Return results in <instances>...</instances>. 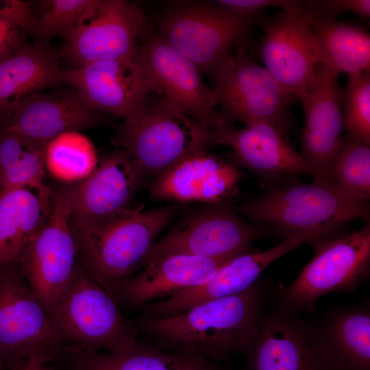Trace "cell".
<instances>
[{
	"label": "cell",
	"instance_id": "1",
	"mask_svg": "<svg viewBox=\"0 0 370 370\" xmlns=\"http://www.w3.org/2000/svg\"><path fill=\"white\" fill-rule=\"evenodd\" d=\"M257 282L241 293L212 299L183 312L143 322L164 347L219 360L246 352L256 334L265 297Z\"/></svg>",
	"mask_w": 370,
	"mask_h": 370
},
{
	"label": "cell",
	"instance_id": "2",
	"mask_svg": "<svg viewBox=\"0 0 370 370\" xmlns=\"http://www.w3.org/2000/svg\"><path fill=\"white\" fill-rule=\"evenodd\" d=\"M175 213L173 206L144 210L128 207L71 227L88 273L112 297L142 267L160 232Z\"/></svg>",
	"mask_w": 370,
	"mask_h": 370
},
{
	"label": "cell",
	"instance_id": "3",
	"mask_svg": "<svg viewBox=\"0 0 370 370\" xmlns=\"http://www.w3.org/2000/svg\"><path fill=\"white\" fill-rule=\"evenodd\" d=\"M49 317L62 351L121 353L140 346L117 302L81 260Z\"/></svg>",
	"mask_w": 370,
	"mask_h": 370
},
{
	"label": "cell",
	"instance_id": "4",
	"mask_svg": "<svg viewBox=\"0 0 370 370\" xmlns=\"http://www.w3.org/2000/svg\"><path fill=\"white\" fill-rule=\"evenodd\" d=\"M155 94L123 119L117 136L121 149L144 178L156 179L181 158L213 143L212 130L169 98Z\"/></svg>",
	"mask_w": 370,
	"mask_h": 370
},
{
	"label": "cell",
	"instance_id": "5",
	"mask_svg": "<svg viewBox=\"0 0 370 370\" xmlns=\"http://www.w3.org/2000/svg\"><path fill=\"white\" fill-rule=\"evenodd\" d=\"M369 201L332 182L283 180L238 210L254 222L271 226L284 238L329 223L367 221Z\"/></svg>",
	"mask_w": 370,
	"mask_h": 370
},
{
	"label": "cell",
	"instance_id": "6",
	"mask_svg": "<svg viewBox=\"0 0 370 370\" xmlns=\"http://www.w3.org/2000/svg\"><path fill=\"white\" fill-rule=\"evenodd\" d=\"M211 74L217 104L226 121H239L246 125L268 123L288 138L294 121L291 108L297 99L251 58L244 45Z\"/></svg>",
	"mask_w": 370,
	"mask_h": 370
},
{
	"label": "cell",
	"instance_id": "7",
	"mask_svg": "<svg viewBox=\"0 0 370 370\" xmlns=\"http://www.w3.org/2000/svg\"><path fill=\"white\" fill-rule=\"evenodd\" d=\"M313 241L314 257L297 278L281 291V298L290 308L311 311L321 297L353 290L369 275V222L350 234Z\"/></svg>",
	"mask_w": 370,
	"mask_h": 370
},
{
	"label": "cell",
	"instance_id": "8",
	"mask_svg": "<svg viewBox=\"0 0 370 370\" xmlns=\"http://www.w3.org/2000/svg\"><path fill=\"white\" fill-rule=\"evenodd\" d=\"M53 199L49 221L15 261L48 314L71 279L79 257L70 225V187L53 192Z\"/></svg>",
	"mask_w": 370,
	"mask_h": 370
},
{
	"label": "cell",
	"instance_id": "9",
	"mask_svg": "<svg viewBox=\"0 0 370 370\" xmlns=\"http://www.w3.org/2000/svg\"><path fill=\"white\" fill-rule=\"evenodd\" d=\"M265 234L263 226L247 222L228 204H208L187 214L156 242L142 267L171 254L212 258L237 256L249 251L250 245Z\"/></svg>",
	"mask_w": 370,
	"mask_h": 370
},
{
	"label": "cell",
	"instance_id": "10",
	"mask_svg": "<svg viewBox=\"0 0 370 370\" xmlns=\"http://www.w3.org/2000/svg\"><path fill=\"white\" fill-rule=\"evenodd\" d=\"M252 17L218 5H188L167 12L160 36L199 69L211 74L243 41Z\"/></svg>",
	"mask_w": 370,
	"mask_h": 370
},
{
	"label": "cell",
	"instance_id": "11",
	"mask_svg": "<svg viewBox=\"0 0 370 370\" xmlns=\"http://www.w3.org/2000/svg\"><path fill=\"white\" fill-rule=\"evenodd\" d=\"M62 351L47 312L16 262L0 267V366L38 352L52 358Z\"/></svg>",
	"mask_w": 370,
	"mask_h": 370
},
{
	"label": "cell",
	"instance_id": "12",
	"mask_svg": "<svg viewBox=\"0 0 370 370\" xmlns=\"http://www.w3.org/2000/svg\"><path fill=\"white\" fill-rule=\"evenodd\" d=\"M143 23L141 10L128 1L93 0L59 54L76 67L134 56Z\"/></svg>",
	"mask_w": 370,
	"mask_h": 370
},
{
	"label": "cell",
	"instance_id": "13",
	"mask_svg": "<svg viewBox=\"0 0 370 370\" xmlns=\"http://www.w3.org/2000/svg\"><path fill=\"white\" fill-rule=\"evenodd\" d=\"M306 8L286 11L267 25L260 47L265 69L297 99L317 82L319 53Z\"/></svg>",
	"mask_w": 370,
	"mask_h": 370
},
{
	"label": "cell",
	"instance_id": "14",
	"mask_svg": "<svg viewBox=\"0 0 370 370\" xmlns=\"http://www.w3.org/2000/svg\"><path fill=\"white\" fill-rule=\"evenodd\" d=\"M64 80L94 111L123 119L150 94L162 95L136 55L65 70Z\"/></svg>",
	"mask_w": 370,
	"mask_h": 370
},
{
	"label": "cell",
	"instance_id": "15",
	"mask_svg": "<svg viewBox=\"0 0 370 370\" xmlns=\"http://www.w3.org/2000/svg\"><path fill=\"white\" fill-rule=\"evenodd\" d=\"M136 56L149 73L162 94L186 113L212 130L221 117L213 88L201 79L200 71L160 35L145 38Z\"/></svg>",
	"mask_w": 370,
	"mask_h": 370
},
{
	"label": "cell",
	"instance_id": "16",
	"mask_svg": "<svg viewBox=\"0 0 370 370\" xmlns=\"http://www.w3.org/2000/svg\"><path fill=\"white\" fill-rule=\"evenodd\" d=\"M338 76L319 64L315 86L300 100L305 126L299 154L315 181L330 182L341 142L344 92L338 83Z\"/></svg>",
	"mask_w": 370,
	"mask_h": 370
},
{
	"label": "cell",
	"instance_id": "17",
	"mask_svg": "<svg viewBox=\"0 0 370 370\" xmlns=\"http://www.w3.org/2000/svg\"><path fill=\"white\" fill-rule=\"evenodd\" d=\"M212 143L230 147L232 159L273 185L311 172L288 138L273 125L258 122L236 129L221 115L212 128Z\"/></svg>",
	"mask_w": 370,
	"mask_h": 370
},
{
	"label": "cell",
	"instance_id": "18",
	"mask_svg": "<svg viewBox=\"0 0 370 370\" xmlns=\"http://www.w3.org/2000/svg\"><path fill=\"white\" fill-rule=\"evenodd\" d=\"M242 179L234 165L202 150L181 158L158 175L149 193L157 200L218 204L234 192Z\"/></svg>",
	"mask_w": 370,
	"mask_h": 370
},
{
	"label": "cell",
	"instance_id": "19",
	"mask_svg": "<svg viewBox=\"0 0 370 370\" xmlns=\"http://www.w3.org/2000/svg\"><path fill=\"white\" fill-rule=\"evenodd\" d=\"M97 112L75 92L36 93L0 114V130L47 144L59 134L95 125Z\"/></svg>",
	"mask_w": 370,
	"mask_h": 370
},
{
	"label": "cell",
	"instance_id": "20",
	"mask_svg": "<svg viewBox=\"0 0 370 370\" xmlns=\"http://www.w3.org/2000/svg\"><path fill=\"white\" fill-rule=\"evenodd\" d=\"M235 256L212 258L171 254L155 258L140 273L123 282L113 297L117 304L130 308L169 298L203 285Z\"/></svg>",
	"mask_w": 370,
	"mask_h": 370
},
{
	"label": "cell",
	"instance_id": "21",
	"mask_svg": "<svg viewBox=\"0 0 370 370\" xmlns=\"http://www.w3.org/2000/svg\"><path fill=\"white\" fill-rule=\"evenodd\" d=\"M143 179L122 149L106 155L88 177L70 187V221H91L130 207Z\"/></svg>",
	"mask_w": 370,
	"mask_h": 370
},
{
	"label": "cell",
	"instance_id": "22",
	"mask_svg": "<svg viewBox=\"0 0 370 370\" xmlns=\"http://www.w3.org/2000/svg\"><path fill=\"white\" fill-rule=\"evenodd\" d=\"M246 352L250 370H324L310 328L291 311L262 314Z\"/></svg>",
	"mask_w": 370,
	"mask_h": 370
},
{
	"label": "cell",
	"instance_id": "23",
	"mask_svg": "<svg viewBox=\"0 0 370 370\" xmlns=\"http://www.w3.org/2000/svg\"><path fill=\"white\" fill-rule=\"evenodd\" d=\"M310 330L324 370H370V313L367 308L334 312Z\"/></svg>",
	"mask_w": 370,
	"mask_h": 370
},
{
	"label": "cell",
	"instance_id": "24",
	"mask_svg": "<svg viewBox=\"0 0 370 370\" xmlns=\"http://www.w3.org/2000/svg\"><path fill=\"white\" fill-rule=\"evenodd\" d=\"M53 200L47 186L0 190V267L15 262L46 225Z\"/></svg>",
	"mask_w": 370,
	"mask_h": 370
},
{
	"label": "cell",
	"instance_id": "25",
	"mask_svg": "<svg viewBox=\"0 0 370 370\" xmlns=\"http://www.w3.org/2000/svg\"><path fill=\"white\" fill-rule=\"evenodd\" d=\"M60 54L40 44H25L0 60V114L43 90L64 83Z\"/></svg>",
	"mask_w": 370,
	"mask_h": 370
},
{
	"label": "cell",
	"instance_id": "26",
	"mask_svg": "<svg viewBox=\"0 0 370 370\" xmlns=\"http://www.w3.org/2000/svg\"><path fill=\"white\" fill-rule=\"evenodd\" d=\"M312 18L320 65L338 75L369 71L370 36L364 28L334 18Z\"/></svg>",
	"mask_w": 370,
	"mask_h": 370
},
{
	"label": "cell",
	"instance_id": "27",
	"mask_svg": "<svg viewBox=\"0 0 370 370\" xmlns=\"http://www.w3.org/2000/svg\"><path fill=\"white\" fill-rule=\"evenodd\" d=\"M98 162L92 143L78 131L63 132L45 145V168L55 178L63 182L83 181Z\"/></svg>",
	"mask_w": 370,
	"mask_h": 370
},
{
	"label": "cell",
	"instance_id": "28",
	"mask_svg": "<svg viewBox=\"0 0 370 370\" xmlns=\"http://www.w3.org/2000/svg\"><path fill=\"white\" fill-rule=\"evenodd\" d=\"M73 370H177L185 358L140 346L121 353L66 350Z\"/></svg>",
	"mask_w": 370,
	"mask_h": 370
},
{
	"label": "cell",
	"instance_id": "29",
	"mask_svg": "<svg viewBox=\"0 0 370 370\" xmlns=\"http://www.w3.org/2000/svg\"><path fill=\"white\" fill-rule=\"evenodd\" d=\"M330 182L356 196L369 200V145L348 133L343 136L331 169Z\"/></svg>",
	"mask_w": 370,
	"mask_h": 370
},
{
	"label": "cell",
	"instance_id": "30",
	"mask_svg": "<svg viewBox=\"0 0 370 370\" xmlns=\"http://www.w3.org/2000/svg\"><path fill=\"white\" fill-rule=\"evenodd\" d=\"M343 123L348 134L370 145V73L349 75L343 96Z\"/></svg>",
	"mask_w": 370,
	"mask_h": 370
},
{
	"label": "cell",
	"instance_id": "31",
	"mask_svg": "<svg viewBox=\"0 0 370 370\" xmlns=\"http://www.w3.org/2000/svg\"><path fill=\"white\" fill-rule=\"evenodd\" d=\"M92 1L93 0L45 1L48 6L38 18L36 36L41 40H47L55 36H63L66 38Z\"/></svg>",
	"mask_w": 370,
	"mask_h": 370
},
{
	"label": "cell",
	"instance_id": "32",
	"mask_svg": "<svg viewBox=\"0 0 370 370\" xmlns=\"http://www.w3.org/2000/svg\"><path fill=\"white\" fill-rule=\"evenodd\" d=\"M46 144L36 143L0 175V190L17 187H44Z\"/></svg>",
	"mask_w": 370,
	"mask_h": 370
},
{
	"label": "cell",
	"instance_id": "33",
	"mask_svg": "<svg viewBox=\"0 0 370 370\" xmlns=\"http://www.w3.org/2000/svg\"><path fill=\"white\" fill-rule=\"evenodd\" d=\"M306 8L312 17L334 18L336 16L351 12L360 18L370 16L369 0H319L306 2Z\"/></svg>",
	"mask_w": 370,
	"mask_h": 370
},
{
	"label": "cell",
	"instance_id": "34",
	"mask_svg": "<svg viewBox=\"0 0 370 370\" xmlns=\"http://www.w3.org/2000/svg\"><path fill=\"white\" fill-rule=\"evenodd\" d=\"M0 19L21 31L36 35L38 18L29 2L22 0H0Z\"/></svg>",
	"mask_w": 370,
	"mask_h": 370
},
{
	"label": "cell",
	"instance_id": "35",
	"mask_svg": "<svg viewBox=\"0 0 370 370\" xmlns=\"http://www.w3.org/2000/svg\"><path fill=\"white\" fill-rule=\"evenodd\" d=\"M215 2L225 10L250 17L269 7L281 8L283 12L306 8L304 1L292 0H221Z\"/></svg>",
	"mask_w": 370,
	"mask_h": 370
},
{
	"label": "cell",
	"instance_id": "36",
	"mask_svg": "<svg viewBox=\"0 0 370 370\" xmlns=\"http://www.w3.org/2000/svg\"><path fill=\"white\" fill-rule=\"evenodd\" d=\"M36 143L0 130V175L14 164Z\"/></svg>",
	"mask_w": 370,
	"mask_h": 370
},
{
	"label": "cell",
	"instance_id": "37",
	"mask_svg": "<svg viewBox=\"0 0 370 370\" xmlns=\"http://www.w3.org/2000/svg\"><path fill=\"white\" fill-rule=\"evenodd\" d=\"M24 45L22 31L0 19V60L15 53Z\"/></svg>",
	"mask_w": 370,
	"mask_h": 370
},
{
	"label": "cell",
	"instance_id": "38",
	"mask_svg": "<svg viewBox=\"0 0 370 370\" xmlns=\"http://www.w3.org/2000/svg\"><path fill=\"white\" fill-rule=\"evenodd\" d=\"M51 359L47 354L36 353L21 362L16 370H43L47 362Z\"/></svg>",
	"mask_w": 370,
	"mask_h": 370
},
{
	"label": "cell",
	"instance_id": "39",
	"mask_svg": "<svg viewBox=\"0 0 370 370\" xmlns=\"http://www.w3.org/2000/svg\"><path fill=\"white\" fill-rule=\"evenodd\" d=\"M177 370H212V369L206 367H201L194 362L190 361L186 358L184 359L182 365L177 368Z\"/></svg>",
	"mask_w": 370,
	"mask_h": 370
},
{
	"label": "cell",
	"instance_id": "40",
	"mask_svg": "<svg viewBox=\"0 0 370 370\" xmlns=\"http://www.w3.org/2000/svg\"><path fill=\"white\" fill-rule=\"evenodd\" d=\"M43 370H56V369H55L53 368H51V367H49L47 366V365H45V366L44 367Z\"/></svg>",
	"mask_w": 370,
	"mask_h": 370
},
{
	"label": "cell",
	"instance_id": "41",
	"mask_svg": "<svg viewBox=\"0 0 370 370\" xmlns=\"http://www.w3.org/2000/svg\"><path fill=\"white\" fill-rule=\"evenodd\" d=\"M0 370H1V366H0Z\"/></svg>",
	"mask_w": 370,
	"mask_h": 370
}]
</instances>
